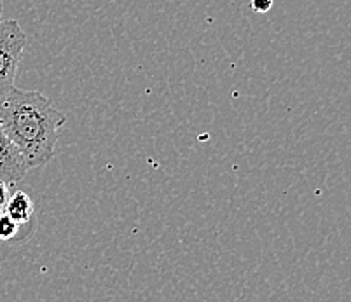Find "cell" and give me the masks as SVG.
<instances>
[{"label":"cell","instance_id":"6da1fadb","mask_svg":"<svg viewBox=\"0 0 351 302\" xmlns=\"http://www.w3.org/2000/svg\"><path fill=\"white\" fill-rule=\"evenodd\" d=\"M66 117L39 91L12 88L0 103V126L23 158L28 170L46 166Z\"/></svg>","mask_w":351,"mask_h":302},{"label":"cell","instance_id":"7a4b0ae2","mask_svg":"<svg viewBox=\"0 0 351 302\" xmlns=\"http://www.w3.org/2000/svg\"><path fill=\"white\" fill-rule=\"evenodd\" d=\"M27 46V34L14 20L0 21V103L14 88L18 65Z\"/></svg>","mask_w":351,"mask_h":302},{"label":"cell","instance_id":"3957f363","mask_svg":"<svg viewBox=\"0 0 351 302\" xmlns=\"http://www.w3.org/2000/svg\"><path fill=\"white\" fill-rule=\"evenodd\" d=\"M27 171L23 158L0 126V182L8 184L9 187L14 186L23 180Z\"/></svg>","mask_w":351,"mask_h":302},{"label":"cell","instance_id":"277c9868","mask_svg":"<svg viewBox=\"0 0 351 302\" xmlns=\"http://www.w3.org/2000/svg\"><path fill=\"white\" fill-rule=\"evenodd\" d=\"M4 213L9 218H12L16 224H20L21 227H23V225L30 224V222L34 221V201H32V198L27 192H23V190H16L14 194L9 196Z\"/></svg>","mask_w":351,"mask_h":302},{"label":"cell","instance_id":"5b68a950","mask_svg":"<svg viewBox=\"0 0 351 302\" xmlns=\"http://www.w3.org/2000/svg\"><path fill=\"white\" fill-rule=\"evenodd\" d=\"M21 231V225L16 224L8 215H0V241H12L16 240L18 233Z\"/></svg>","mask_w":351,"mask_h":302},{"label":"cell","instance_id":"8992f818","mask_svg":"<svg viewBox=\"0 0 351 302\" xmlns=\"http://www.w3.org/2000/svg\"><path fill=\"white\" fill-rule=\"evenodd\" d=\"M9 196H11V192H9V186L8 184L0 182V215H4Z\"/></svg>","mask_w":351,"mask_h":302},{"label":"cell","instance_id":"52a82bcc","mask_svg":"<svg viewBox=\"0 0 351 302\" xmlns=\"http://www.w3.org/2000/svg\"><path fill=\"white\" fill-rule=\"evenodd\" d=\"M273 5V0H252V8L255 12H267Z\"/></svg>","mask_w":351,"mask_h":302},{"label":"cell","instance_id":"ba28073f","mask_svg":"<svg viewBox=\"0 0 351 302\" xmlns=\"http://www.w3.org/2000/svg\"><path fill=\"white\" fill-rule=\"evenodd\" d=\"M0 21H2V2H0Z\"/></svg>","mask_w":351,"mask_h":302}]
</instances>
